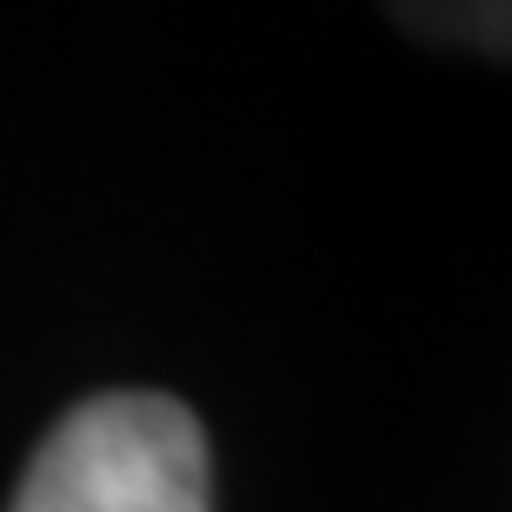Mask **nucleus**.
Wrapping results in <instances>:
<instances>
[{
	"label": "nucleus",
	"mask_w": 512,
	"mask_h": 512,
	"mask_svg": "<svg viewBox=\"0 0 512 512\" xmlns=\"http://www.w3.org/2000/svg\"><path fill=\"white\" fill-rule=\"evenodd\" d=\"M7 512H213L207 433L167 393H94L40 439Z\"/></svg>",
	"instance_id": "f257e3e1"
},
{
	"label": "nucleus",
	"mask_w": 512,
	"mask_h": 512,
	"mask_svg": "<svg viewBox=\"0 0 512 512\" xmlns=\"http://www.w3.org/2000/svg\"><path fill=\"white\" fill-rule=\"evenodd\" d=\"M386 7H393V20H406L413 34L506 54V0H386Z\"/></svg>",
	"instance_id": "f03ea898"
}]
</instances>
